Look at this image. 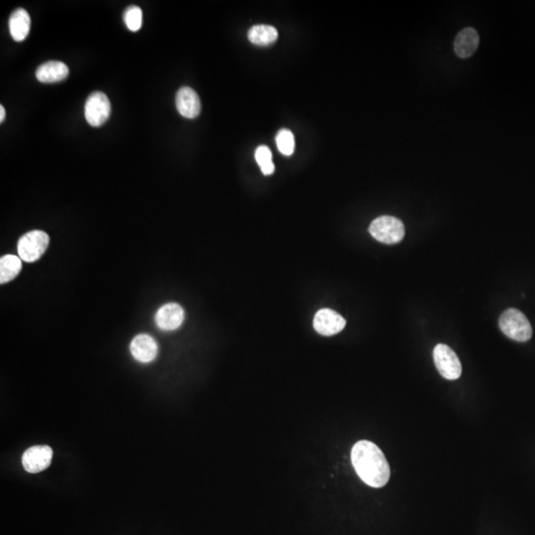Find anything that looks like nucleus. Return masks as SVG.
I'll return each instance as SVG.
<instances>
[{
  "instance_id": "nucleus-19",
  "label": "nucleus",
  "mask_w": 535,
  "mask_h": 535,
  "mask_svg": "<svg viewBox=\"0 0 535 535\" xmlns=\"http://www.w3.org/2000/svg\"><path fill=\"white\" fill-rule=\"evenodd\" d=\"M276 143L280 152L285 156H291L295 151L294 134L287 129H282L276 136Z\"/></svg>"
},
{
  "instance_id": "nucleus-1",
  "label": "nucleus",
  "mask_w": 535,
  "mask_h": 535,
  "mask_svg": "<svg viewBox=\"0 0 535 535\" xmlns=\"http://www.w3.org/2000/svg\"><path fill=\"white\" fill-rule=\"evenodd\" d=\"M351 461L361 480L373 488H382L390 480L391 470L383 451L375 443L361 440L353 446Z\"/></svg>"
},
{
  "instance_id": "nucleus-13",
  "label": "nucleus",
  "mask_w": 535,
  "mask_h": 535,
  "mask_svg": "<svg viewBox=\"0 0 535 535\" xmlns=\"http://www.w3.org/2000/svg\"><path fill=\"white\" fill-rule=\"evenodd\" d=\"M69 68L59 60H50L40 65L36 70V78L39 82L54 83L63 82L69 75Z\"/></svg>"
},
{
  "instance_id": "nucleus-5",
  "label": "nucleus",
  "mask_w": 535,
  "mask_h": 535,
  "mask_svg": "<svg viewBox=\"0 0 535 535\" xmlns=\"http://www.w3.org/2000/svg\"><path fill=\"white\" fill-rule=\"evenodd\" d=\"M433 360L439 374L446 380L454 381L461 377L460 360L456 353L447 345L438 344L434 347Z\"/></svg>"
},
{
  "instance_id": "nucleus-9",
  "label": "nucleus",
  "mask_w": 535,
  "mask_h": 535,
  "mask_svg": "<svg viewBox=\"0 0 535 535\" xmlns=\"http://www.w3.org/2000/svg\"><path fill=\"white\" fill-rule=\"evenodd\" d=\"M176 105L179 113L189 120L198 117L201 111V98L193 88H180L176 95Z\"/></svg>"
},
{
  "instance_id": "nucleus-17",
  "label": "nucleus",
  "mask_w": 535,
  "mask_h": 535,
  "mask_svg": "<svg viewBox=\"0 0 535 535\" xmlns=\"http://www.w3.org/2000/svg\"><path fill=\"white\" fill-rule=\"evenodd\" d=\"M255 159L265 176L272 175L275 171L271 150L267 146H260L255 152Z\"/></svg>"
},
{
  "instance_id": "nucleus-15",
  "label": "nucleus",
  "mask_w": 535,
  "mask_h": 535,
  "mask_svg": "<svg viewBox=\"0 0 535 535\" xmlns=\"http://www.w3.org/2000/svg\"><path fill=\"white\" fill-rule=\"evenodd\" d=\"M249 41L257 46H268L276 42L277 31L270 25H256L248 32Z\"/></svg>"
},
{
  "instance_id": "nucleus-14",
  "label": "nucleus",
  "mask_w": 535,
  "mask_h": 535,
  "mask_svg": "<svg viewBox=\"0 0 535 535\" xmlns=\"http://www.w3.org/2000/svg\"><path fill=\"white\" fill-rule=\"evenodd\" d=\"M30 26H31V18L26 10L18 9L10 15L9 31L14 41H24L29 34Z\"/></svg>"
},
{
  "instance_id": "nucleus-4",
  "label": "nucleus",
  "mask_w": 535,
  "mask_h": 535,
  "mask_svg": "<svg viewBox=\"0 0 535 535\" xmlns=\"http://www.w3.org/2000/svg\"><path fill=\"white\" fill-rule=\"evenodd\" d=\"M49 241V236L44 231H33L24 234L17 245L20 259L28 263L37 261L46 251Z\"/></svg>"
},
{
  "instance_id": "nucleus-8",
  "label": "nucleus",
  "mask_w": 535,
  "mask_h": 535,
  "mask_svg": "<svg viewBox=\"0 0 535 535\" xmlns=\"http://www.w3.org/2000/svg\"><path fill=\"white\" fill-rule=\"evenodd\" d=\"M346 320L334 310L329 309H320L315 314L314 327L323 337H332L344 329Z\"/></svg>"
},
{
  "instance_id": "nucleus-7",
  "label": "nucleus",
  "mask_w": 535,
  "mask_h": 535,
  "mask_svg": "<svg viewBox=\"0 0 535 535\" xmlns=\"http://www.w3.org/2000/svg\"><path fill=\"white\" fill-rule=\"evenodd\" d=\"M52 459L53 449L50 446H33L22 455V465L28 473H40L51 465Z\"/></svg>"
},
{
  "instance_id": "nucleus-12",
  "label": "nucleus",
  "mask_w": 535,
  "mask_h": 535,
  "mask_svg": "<svg viewBox=\"0 0 535 535\" xmlns=\"http://www.w3.org/2000/svg\"><path fill=\"white\" fill-rule=\"evenodd\" d=\"M480 43L478 32L473 28H465L457 35L454 42V50L456 55L461 59H467L475 54Z\"/></svg>"
},
{
  "instance_id": "nucleus-20",
  "label": "nucleus",
  "mask_w": 535,
  "mask_h": 535,
  "mask_svg": "<svg viewBox=\"0 0 535 535\" xmlns=\"http://www.w3.org/2000/svg\"><path fill=\"white\" fill-rule=\"evenodd\" d=\"M5 120V110L2 105H0V122H4Z\"/></svg>"
},
{
  "instance_id": "nucleus-2",
  "label": "nucleus",
  "mask_w": 535,
  "mask_h": 535,
  "mask_svg": "<svg viewBox=\"0 0 535 535\" xmlns=\"http://www.w3.org/2000/svg\"><path fill=\"white\" fill-rule=\"evenodd\" d=\"M499 328L504 335L517 342H526L532 337V327L526 315L517 309H509L502 314Z\"/></svg>"
},
{
  "instance_id": "nucleus-3",
  "label": "nucleus",
  "mask_w": 535,
  "mask_h": 535,
  "mask_svg": "<svg viewBox=\"0 0 535 535\" xmlns=\"http://www.w3.org/2000/svg\"><path fill=\"white\" fill-rule=\"evenodd\" d=\"M371 235L383 244H397L405 238V226L397 217L380 216L371 223Z\"/></svg>"
},
{
  "instance_id": "nucleus-11",
  "label": "nucleus",
  "mask_w": 535,
  "mask_h": 535,
  "mask_svg": "<svg viewBox=\"0 0 535 535\" xmlns=\"http://www.w3.org/2000/svg\"><path fill=\"white\" fill-rule=\"evenodd\" d=\"M130 351L138 362L150 363L157 357L158 345L150 335L139 334L131 342Z\"/></svg>"
},
{
  "instance_id": "nucleus-16",
  "label": "nucleus",
  "mask_w": 535,
  "mask_h": 535,
  "mask_svg": "<svg viewBox=\"0 0 535 535\" xmlns=\"http://www.w3.org/2000/svg\"><path fill=\"white\" fill-rule=\"evenodd\" d=\"M22 269L21 259L15 255H5L0 259V282L6 284L18 276Z\"/></svg>"
},
{
  "instance_id": "nucleus-6",
  "label": "nucleus",
  "mask_w": 535,
  "mask_h": 535,
  "mask_svg": "<svg viewBox=\"0 0 535 535\" xmlns=\"http://www.w3.org/2000/svg\"><path fill=\"white\" fill-rule=\"evenodd\" d=\"M111 113L110 100L105 93L92 92L85 102V115L88 125L100 127L107 122Z\"/></svg>"
},
{
  "instance_id": "nucleus-10",
  "label": "nucleus",
  "mask_w": 535,
  "mask_h": 535,
  "mask_svg": "<svg viewBox=\"0 0 535 535\" xmlns=\"http://www.w3.org/2000/svg\"><path fill=\"white\" fill-rule=\"evenodd\" d=\"M184 319H185V312L178 304L163 305L159 309L155 317L157 327L166 332L178 329L183 324Z\"/></svg>"
},
{
  "instance_id": "nucleus-18",
  "label": "nucleus",
  "mask_w": 535,
  "mask_h": 535,
  "mask_svg": "<svg viewBox=\"0 0 535 535\" xmlns=\"http://www.w3.org/2000/svg\"><path fill=\"white\" fill-rule=\"evenodd\" d=\"M123 19H125L126 26H127L130 31H138V30H140L141 26H142V9L139 6H136V5H131V6L126 9L125 14H123Z\"/></svg>"
}]
</instances>
